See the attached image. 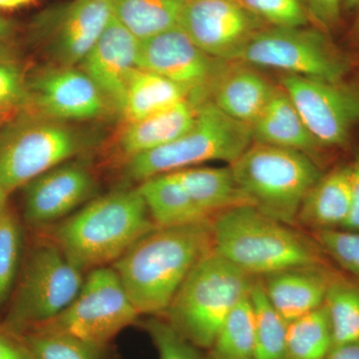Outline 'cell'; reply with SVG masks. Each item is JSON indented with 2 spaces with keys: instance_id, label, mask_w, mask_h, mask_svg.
<instances>
[{
  "instance_id": "2",
  "label": "cell",
  "mask_w": 359,
  "mask_h": 359,
  "mask_svg": "<svg viewBox=\"0 0 359 359\" xmlns=\"http://www.w3.org/2000/svg\"><path fill=\"white\" fill-rule=\"evenodd\" d=\"M211 224L215 252L252 278L299 266H330L313 238L254 205L228 210L215 217Z\"/></svg>"
},
{
  "instance_id": "37",
  "label": "cell",
  "mask_w": 359,
  "mask_h": 359,
  "mask_svg": "<svg viewBox=\"0 0 359 359\" xmlns=\"http://www.w3.org/2000/svg\"><path fill=\"white\" fill-rule=\"evenodd\" d=\"M311 20L323 32L334 28L341 15L342 0H304Z\"/></svg>"
},
{
  "instance_id": "41",
  "label": "cell",
  "mask_w": 359,
  "mask_h": 359,
  "mask_svg": "<svg viewBox=\"0 0 359 359\" xmlns=\"http://www.w3.org/2000/svg\"><path fill=\"white\" fill-rule=\"evenodd\" d=\"M32 0H0V8L15 9L30 4Z\"/></svg>"
},
{
  "instance_id": "27",
  "label": "cell",
  "mask_w": 359,
  "mask_h": 359,
  "mask_svg": "<svg viewBox=\"0 0 359 359\" xmlns=\"http://www.w3.org/2000/svg\"><path fill=\"white\" fill-rule=\"evenodd\" d=\"M327 309L334 344L359 340V278L335 273L327 297Z\"/></svg>"
},
{
  "instance_id": "24",
  "label": "cell",
  "mask_w": 359,
  "mask_h": 359,
  "mask_svg": "<svg viewBox=\"0 0 359 359\" xmlns=\"http://www.w3.org/2000/svg\"><path fill=\"white\" fill-rule=\"evenodd\" d=\"M137 188L158 228L212 221L194 203L173 173L145 180Z\"/></svg>"
},
{
  "instance_id": "29",
  "label": "cell",
  "mask_w": 359,
  "mask_h": 359,
  "mask_svg": "<svg viewBox=\"0 0 359 359\" xmlns=\"http://www.w3.org/2000/svg\"><path fill=\"white\" fill-rule=\"evenodd\" d=\"M334 346L325 304L287 325V359H325Z\"/></svg>"
},
{
  "instance_id": "28",
  "label": "cell",
  "mask_w": 359,
  "mask_h": 359,
  "mask_svg": "<svg viewBox=\"0 0 359 359\" xmlns=\"http://www.w3.org/2000/svg\"><path fill=\"white\" fill-rule=\"evenodd\" d=\"M209 351L208 359H256V330L250 294L229 314Z\"/></svg>"
},
{
  "instance_id": "12",
  "label": "cell",
  "mask_w": 359,
  "mask_h": 359,
  "mask_svg": "<svg viewBox=\"0 0 359 359\" xmlns=\"http://www.w3.org/2000/svg\"><path fill=\"white\" fill-rule=\"evenodd\" d=\"M230 63L205 53L176 25L140 40L136 65L181 85L196 100L205 101Z\"/></svg>"
},
{
  "instance_id": "30",
  "label": "cell",
  "mask_w": 359,
  "mask_h": 359,
  "mask_svg": "<svg viewBox=\"0 0 359 359\" xmlns=\"http://www.w3.org/2000/svg\"><path fill=\"white\" fill-rule=\"evenodd\" d=\"M256 330V359H287V325L271 306L261 280L255 278L250 292Z\"/></svg>"
},
{
  "instance_id": "1",
  "label": "cell",
  "mask_w": 359,
  "mask_h": 359,
  "mask_svg": "<svg viewBox=\"0 0 359 359\" xmlns=\"http://www.w3.org/2000/svg\"><path fill=\"white\" fill-rule=\"evenodd\" d=\"M211 222L156 226L113 264L140 316L166 313L194 266L212 250Z\"/></svg>"
},
{
  "instance_id": "38",
  "label": "cell",
  "mask_w": 359,
  "mask_h": 359,
  "mask_svg": "<svg viewBox=\"0 0 359 359\" xmlns=\"http://www.w3.org/2000/svg\"><path fill=\"white\" fill-rule=\"evenodd\" d=\"M351 166V208L342 230L359 231V153Z\"/></svg>"
},
{
  "instance_id": "19",
  "label": "cell",
  "mask_w": 359,
  "mask_h": 359,
  "mask_svg": "<svg viewBox=\"0 0 359 359\" xmlns=\"http://www.w3.org/2000/svg\"><path fill=\"white\" fill-rule=\"evenodd\" d=\"M276 88L256 67L237 61L231 62L212 85L209 100L231 119L250 126Z\"/></svg>"
},
{
  "instance_id": "20",
  "label": "cell",
  "mask_w": 359,
  "mask_h": 359,
  "mask_svg": "<svg viewBox=\"0 0 359 359\" xmlns=\"http://www.w3.org/2000/svg\"><path fill=\"white\" fill-rule=\"evenodd\" d=\"M202 103L189 98L148 117L125 123L117 139L120 156L127 161L176 140L193 126Z\"/></svg>"
},
{
  "instance_id": "18",
  "label": "cell",
  "mask_w": 359,
  "mask_h": 359,
  "mask_svg": "<svg viewBox=\"0 0 359 359\" xmlns=\"http://www.w3.org/2000/svg\"><path fill=\"white\" fill-rule=\"evenodd\" d=\"M337 273L330 266H299L263 276L271 306L287 323L323 306Z\"/></svg>"
},
{
  "instance_id": "22",
  "label": "cell",
  "mask_w": 359,
  "mask_h": 359,
  "mask_svg": "<svg viewBox=\"0 0 359 359\" xmlns=\"http://www.w3.org/2000/svg\"><path fill=\"white\" fill-rule=\"evenodd\" d=\"M250 128L252 142L257 143L292 149L309 156L321 149L282 87L276 88Z\"/></svg>"
},
{
  "instance_id": "8",
  "label": "cell",
  "mask_w": 359,
  "mask_h": 359,
  "mask_svg": "<svg viewBox=\"0 0 359 359\" xmlns=\"http://www.w3.org/2000/svg\"><path fill=\"white\" fill-rule=\"evenodd\" d=\"M84 278L54 241L40 243L26 259L4 332L20 337L53 320L76 297Z\"/></svg>"
},
{
  "instance_id": "33",
  "label": "cell",
  "mask_w": 359,
  "mask_h": 359,
  "mask_svg": "<svg viewBox=\"0 0 359 359\" xmlns=\"http://www.w3.org/2000/svg\"><path fill=\"white\" fill-rule=\"evenodd\" d=\"M273 27H306L311 21L304 0H238Z\"/></svg>"
},
{
  "instance_id": "5",
  "label": "cell",
  "mask_w": 359,
  "mask_h": 359,
  "mask_svg": "<svg viewBox=\"0 0 359 359\" xmlns=\"http://www.w3.org/2000/svg\"><path fill=\"white\" fill-rule=\"evenodd\" d=\"M255 278L212 249L194 266L164 314L191 344L209 349Z\"/></svg>"
},
{
  "instance_id": "46",
  "label": "cell",
  "mask_w": 359,
  "mask_h": 359,
  "mask_svg": "<svg viewBox=\"0 0 359 359\" xmlns=\"http://www.w3.org/2000/svg\"><path fill=\"white\" fill-rule=\"evenodd\" d=\"M8 116L9 114H0V127H1V125L4 124V122L6 121Z\"/></svg>"
},
{
  "instance_id": "15",
  "label": "cell",
  "mask_w": 359,
  "mask_h": 359,
  "mask_svg": "<svg viewBox=\"0 0 359 359\" xmlns=\"http://www.w3.org/2000/svg\"><path fill=\"white\" fill-rule=\"evenodd\" d=\"M27 108L58 121H88L111 109L100 90L78 66H52L27 79Z\"/></svg>"
},
{
  "instance_id": "6",
  "label": "cell",
  "mask_w": 359,
  "mask_h": 359,
  "mask_svg": "<svg viewBox=\"0 0 359 359\" xmlns=\"http://www.w3.org/2000/svg\"><path fill=\"white\" fill-rule=\"evenodd\" d=\"M230 167L254 207L290 226L297 223L304 198L323 176L306 153L257 142Z\"/></svg>"
},
{
  "instance_id": "36",
  "label": "cell",
  "mask_w": 359,
  "mask_h": 359,
  "mask_svg": "<svg viewBox=\"0 0 359 359\" xmlns=\"http://www.w3.org/2000/svg\"><path fill=\"white\" fill-rule=\"evenodd\" d=\"M27 79L18 66L0 60V114L27 108Z\"/></svg>"
},
{
  "instance_id": "31",
  "label": "cell",
  "mask_w": 359,
  "mask_h": 359,
  "mask_svg": "<svg viewBox=\"0 0 359 359\" xmlns=\"http://www.w3.org/2000/svg\"><path fill=\"white\" fill-rule=\"evenodd\" d=\"M32 359H101L102 351L68 335L35 328L20 335Z\"/></svg>"
},
{
  "instance_id": "9",
  "label": "cell",
  "mask_w": 359,
  "mask_h": 359,
  "mask_svg": "<svg viewBox=\"0 0 359 359\" xmlns=\"http://www.w3.org/2000/svg\"><path fill=\"white\" fill-rule=\"evenodd\" d=\"M139 316L115 269L103 266L88 271L76 297L62 313L35 328L68 335L102 351Z\"/></svg>"
},
{
  "instance_id": "17",
  "label": "cell",
  "mask_w": 359,
  "mask_h": 359,
  "mask_svg": "<svg viewBox=\"0 0 359 359\" xmlns=\"http://www.w3.org/2000/svg\"><path fill=\"white\" fill-rule=\"evenodd\" d=\"M139 42L113 16L93 48L78 65L100 90L111 109L119 114L130 75L137 68Z\"/></svg>"
},
{
  "instance_id": "25",
  "label": "cell",
  "mask_w": 359,
  "mask_h": 359,
  "mask_svg": "<svg viewBox=\"0 0 359 359\" xmlns=\"http://www.w3.org/2000/svg\"><path fill=\"white\" fill-rule=\"evenodd\" d=\"M192 98L181 85L154 72L135 68L127 83L121 115L125 123L142 119Z\"/></svg>"
},
{
  "instance_id": "10",
  "label": "cell",
  "mask_w": 359,
  "mask_h": 359,
  "mask_svg": "<svg viewBox=\"0 0 359 359\" xmlns=\"http://www.w3.org/2000/svg\"><path fill=\"white\" fill-rule=\"evenodd\" d=\"M238 62L320 81H344L349 63L320 28L268 26L255 35Z\"/></svg>"
},
{
  "instance_id": "43",
  "label": "cell",
  "mask_w": 359,
  "mask_h": 359,
  "mask_svg": "<svg viewBox=\"0 0 359 359\" xmlns=\"http://www.w3.org/2000/svg\"><path fill=\"white\" fill-rule=\"evenodd\" d=\"M7 198H8V194L0 186V215L6 211L7 208Z\"/></svg>"
},
{
  "instance_id": "39",
  "label": "cell",
  "mask_w": 359,
  "mask_h": 359,
  "mask_svg": "<svg viewBox=\"0 0 359 359\" xmlns=\"http://www.w3.org/2000/svg\"><path fill=\"white\" fill-rule=\"evenodd\" d=\"M0 359H32L20 337L0 332Z\"/></svg>"
},
{
  "instance_id": "40",
  "label": "cell",
  "mask_w": 359,
  "mask_h": 359,
  "mask_svg": "<svg viewBox=\"0 0 359 359\" xmlns=\"http://www.w3.org/2000/svg\"><path fill=\"white\" fill-rule=\"evenodd\" d=\"M325 359H359V340L334 344Z\"/></svg>"
},
{
  "instance_id": "7",
  "label": "cell",
  "mask_w": 359,
  "mask_h": 359,
  "mask_svg": "<svg viewBox=\"0 0 359 359\" xmlns=\"http://www.w3.org/2000/svg\"><path fill=\"white\" fill-rule=\"evenodd\" d=\"M252 143L250 125L231 119L210 100L201 104L192 127L171 143L125 161V179L145 181L209 161L235 162Z\"/></svg>"
},
{
  "instance_id": "21",
  "label": "cell",
  "mask_w": 359,
  "mask_h": 359,
  "mask_svg": "<svg viewBox=\"0 0 359 359\" xmlns=\"http://www.w3.org/2000/svg\"><path fill=\"white\" fill-rule=\"evenodd\" d=\"M351 208V166L323 175L311 188L297 215V223L313 231L341 229Z\"/></svg>"
},
{
  "instance_id": "47",
  "label": "cell",
  "mask_w": 359,
  "mask_h": 359,
  "mask_svg": "<svg viewBox=\"0 0 359 359\" xmlns=\"http://www.w3.org/2000/svg\"><path fill=\"white\" fill-rule=\"evenodd\" d=\"M355 30H356V33H358V34L359 35V15H358V20H356Z\"/></svg>"
},
{
  "instance_id": "42",
  "label": "cell",
  "mask_w": 359,
  "mask_h": 359,
  "mask_svg": "<svg viewBox=\"0 0 359 359\" xmlns=\"http://www.w3.org/2000/svg\"><path fill=\"white\" fill-rule=\"evenodd\" d=\"M13 32V25L6 18L0 16V39H6Z\"/></svg>"
},
{
  "instance_id": "14",
  "label": "cell",
  "mask_w": 359,
  "mask_h": 359,
  "mask_svg": "<svg viewBox=\"0 0 359 359\" xmlns=\"http://www.w3.org/2000/svg\"><path fill=\"white\" fill-rule=\"evenodd\" d=\"M179 25L205 53L229 62L269 26L238 0H186Z\"/></svg>"
},
{
  "instance_id": "34",
  "label": "cell",
  "mask_w": 359,
  "mask_h": 359,
  "mask_svg": "<svg viewBox=\"0 0 359 359\" xmlns=\"http://www.w3.org/2000/svg\"><path fill=\"white\" fill-rule=\"evenodd\" d=\"M313 238L328 257L351 276L359 278V231H313Z\"/></svg>"
},
{
  "instance_id": "44",
  "label": "cell",
  "mask_w": 359,
  "mask_h": 359,
  "mask_svg": "<svg viewBox=\"0 0 359 359\" xmlns=\"http://www.w3.org/2000/svg\"><path fill=\"white\" fill-rule=\"evenodd\" d=\"M342 7L346 8L347 11L358 8L359 7V0H342Z\"/></svg>"
},
{
  "instance_id": "45",
  "label": "cell",
  "mask_w": 359,
  "mask_h": 359,
  "mask_svg": "<svg viewBox=\"0 0 359 359\" xmlns=\"http://www.w3.org/2000/svg\"><path fill=\"white\" fill-rule=\"evenodd\" d=\"M6 47H4V45L0 41V60H6Z\"/></svg>"
},
{
  "instance_id": "16",
  "label": "cell",
  "mask_w": 359,
  "mask_h": 359,
  "mask_svg": "<svg viewBox=\"0 0 359 359\" xmlns=\"http://www.w3.org/2000/svg\"><path fill=\"white\" fill-rule=\"evenodd\" d=\"M23 215L32 226H47L65 218L95 197V176L80 161H67L23 187Z\"/></svg>"
},
{
  "instance_id": "32",
  "label": "cell",
  "mask_w": 359,
  "mask_h": 359,
  "mask_svg": "<svg viewBox=\"0 0 359 359\" xmlns=\"http://www.w3.org/2000/svg\"><path fill=\"white\" fill-rule=\"evenodd\" d=\"M22 250L20 221L9 209L0 215V309L13 292Z\"/></svg>"
},
{
  "instance_id": "4",
  "label": "cell",
  "mask_w": 359,
  "mask_h": 359,
  "mask_svg": "<svg viewBox=\"0 0 359 359\" xmlns=\"http://www.w3.org/2000/svg\"><path fill=\"white\" fill-rule=\"evenodd\" d=\"M96 136L75 123L58 121L25 108L0 127V186L7 194L87 152Z\"/></svg>"
},
{
  "instance_id": "35",
  "label": "cell",
  "mask_w": 359,
  "mask_h": 359,
  "mask_svg": "<svg viewBox=\"0 0 359 359\" xmlns=\"http://www.w3.org/2000/svg\"><path fill=\"white\" fill-rule=\"evenodd\" d=\"M159 359H207L168 320L151 318L144 325Z\"/></svg>"
},
{
  "instance_id": "23",
  "label": "cell",
  "mask_w": 359,
  "mask_h": 359,
  "mask_svg": "<svg viewBox=\"0 0 359 359\" xmlns=\"http://www.w3.org/2000/svg\"><path fill=\"white\" fill-rule=\"evenodd\" d=\"M191 199L209 219L222 212L252 205L228 167H191L173 172Z\"/></svg>"
},
{
  "instance_id": "3",
  "label": "cell",
  "mask_w": 359,
  "mask_h": 359,
  "mask_svg": "<svg viewBox=\"0 0 359 359\" xmlns=\"http://www.w3.org/2000/svg\"><path fill=\"white\" fill-rule=\"evenodd\" d=\"M155 228L138 188H122L90 201L58 224L53 241L85 273L114 264Z\"/></svg>"
},
{
  "instance_id": "26",
  "label": "cell",
  "mask_w": 359,
  "mask_h": 359,
  "mask_svg": "<svg viewBox=\"0 0 359 359\" xmlns=\"http://www.w3.org/2000/svg\"><path fill=\"white\" fill-rule=\"evenodd\" d=\"M186 0H114L116 20L139 40L179 25Z\"/></svg>"
},
{
  "instance_id": "11",
  "label": "cell",
  "mask_w": 359,
  "mask_h": 359,
  "mask_svg": "<svg viewBox=\"0 0 359 359\" xmlns=\"http://www.w3.org/2000/svg\"><path fill=\"white\" fill-rule=\"evenodd\" d=\"M280 87L321 148L344 147L359 126V87L283 74Z\"/></svg>"
},
{
  "instance_id": "13",
  "label": "cell",
  "mask_w": 359,
  "mask_h": 359,
  "mask_svg": "<svg viewBox=\"0 0 359 359\" xmlns=\"http://www.w3.org/2000/svg\"><path fill=\"white\" fill-rule=\"evenodd\" d=\"M113 2L71 0L40 14L33 34L55 65L78 66L114 16Z\"/></svg>"
}]
</instances>
